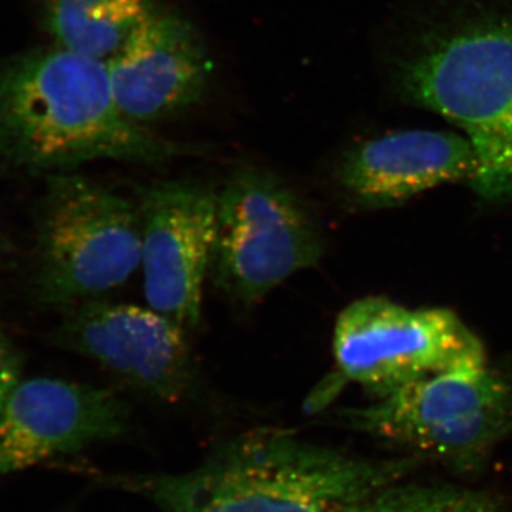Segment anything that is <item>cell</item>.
<instances>
[{
	"label": "cell",
	"instance_id": "cell-1",
	"mask_svg": "<svg viewBox=\"0 0 512 512\" xmlns=\"http://www.w3.org/2000/svg\"><path fill=\"white\" fill-rule=\"evenodd\" d=\"M419 461L366 460L258 429L220 444L191 470L123 481L163 512H348Z\"/></svg>",
	"mask_w": 512,
	"mask_h": 512
},
{
	"label": "cell",
	"instance_id": "cell-5",
	"mask_svg": "<svg viewBox=\"0 0 512 512\" xmlns=\"http://www.w3.org/2000/svg\"><path fill=\"white\" fill-rule=\"evenodd\" d=\"M342 417L352 429L416 456L473 470L512 433V376L488 365L440 373Z\"/></svg>",
	"mask_w": 512,
	"mask_h": 512
},
{
	"label": "cell",
	"instance_id": "cell-15",
	"mask_svg": "<svg viewBox=\"0 0 512 512\" xmlns=\"http://www.w3.org/2000/svg\"><path fill=\"white\" fill-rule=\"evenodd\" d=\"M22 379V367L15 346L0 330V412L9 394Z\"/></svg>",
	"mask_w": 512,
	"mask_h": 512
},
{
	"label": "cell",
	"instance_id": "cell-4",
	"mask_svg": "<svg viewBox=\"0 0 512 512\" xmlns=\"http://www.w3.org/2000/svg\"><path fill=\"white\" fill-rule=\"evenodd\" d=\"M141 264L137 202L72 171L47 175L37 210L40 298L57 308L100 299Z\"/></svg>",
	"mask_w": 512,
	"mask_h": 512
},
{
	"label": "cell",
	"instance_id": "cell-10",
	"mask_svg": "<svg viewBox=\"0 0 512 512\" xmlns=\"http://www.w3.org/2000/svg\"><path fill=\"white\" fill-rule=\"evenodd\" d=\"M128 424L130 409L113 390L53 377L20 379L0 412V477L119 439Z\"/></svg>",
	"mask_w": 512,
	"mask_h": 512
},
{
	"label": "cell",
	"instance_id": "cell-14",
	"mask_svg": "<svg viewBox=\"0 0 512 512\" xmlns=\"http://www.w3.org/2000/svg\"><path fill=\"white\" fill-rule=\"evenodd\" d=\"M348 512H507L491 495L453 485L393 484Z\"/></svg>",
	"mask_w": 512,
	"mask_h": 512
},
{
	"label": "cell",
	"instance_id": "cell-7",
	"mask_svg": "<svg viewBox=\"0 0 512 512\" xmlns=\"http://www.w3.org/2000/svg\"><path fill=\"white\" fill-rule=\"evenodd\" d=\"M340 375L377 399L424 377L487 365L481 340L448 309H412L377 296L350 303L336 320Z\"/></svg>",
	"mask_w": 512,
	"mask_h": 512
},
{
	"label": "cell",
	"instance_id": "cell-11",
	"mask_svg": "<svg viewBox=\"0 0 512 512\" xmlns=\"http://www.w3.org/2000/svg\"><path fill=\"white\" fill-rule=\"evenodd\" d=\"M114 99L134 123H156L191 109L204 96L212 60L188 20L161 9L107 63Z\"/></svg>",
	"mask_w": 512,
	"mask_h": 512
},
{
	"label": "cell",
	"instance_id": "cell-13",
	"mask_svg": "<svg viewBox=\"0 0 512 512\" xmlns=\"http://www.w3.org/2000/svg\"><path fill=\"white\" fill-rule=\"evenodd\" d=\"M157 0H45L55 46L109 63L160 12Z\"/></svg>",
	"mask_w": 512,
	"mask_h": 512
},
{
	"label": "cell",
	"instance_id": "cell-12",
	"mask_svg": "<svg viewBox=\"0 0 512 512\" xmlns=\"http://www.w3.org/2000/svg\"><path fill=\"white\" fill-rule=\"evenodd\" d=\"M476 151L463 134L404 130L355 148L343 161L339 183L356 204L392 207L448 183L473 184Z\"/></svg>",
	"mask_w": 512,
	"mask_h": 512
},
{
	"label": "cell",
	"instance_id": "cell-6",
	"mask_svg": "<svg viewBox=\"0 0 512 512\" xmlns=\"http://www.w3.org/2000/svg\"><path fill=\"white\" fill-rule=\"evenodd\" d=\"M318 222L284 180L258 167L232 173L217 195L214 284L242 305L262 301L323 255Z\"/></svg>",
	"mask_w": 512,
	"mask_h": 512
},
{
	"label": "cell",
	"instance_id": "cell-3",
	"mask_svg": "<svg viewBox=\"0 0 512 512\" xmlns=\"http://www.w3.org/2000/svg\"><path fill=\"white\" fill-rule=\"evenodd\" d=\"M394 80L409 103L463 131L477 154L474 190L512 198V12L480 10L427 30Z\"/></svg>",
	"mask_w": 512,
	"mask_h": 512
},
{
	"label": "cell",
	"instance_id": "cell-9",
	"mask_svg": "<svg viewBox=\"0 0 512 512\" xmlns=\"http://www.w3.org/2000/svg\"><path fill=\"white\" fill-rule=\"evenodd\" d=\"M217 195L188 180L138 188L144 296L148 308L185 330L201 320L202 288L217 232Z\"/></svg>",
	"mask_w": 512,
	"mask_h": 512
},
{
	"label": "cell",
	"instance_id": "cell-2",
	"mask_svg": "<svg viewBox=\"0 0 512 512\" xmlns=\"http://www.w3.org/2000/svg\"><path fill=\"white\" fill-rule=\"evenodd\" d=\"M198 153L128 119L107 63L53 46L0 69V154L19 167L53 174L96 160L158 164Z\"/></svg>",
	"mask_w": 512,
	"mask_h": 512
},
{
	"label": "cell",
	"instance_id": "cell-8",
	"mask_svg": "<svg viewBox=\"0 0 512 512\" xmlns=\"http://www.w3.org/2000/svg\"><path fill=\"white\" fill-rule=\"evenodd\" d=\"M56 340L158 402L181 403L197 387L185 329L154 309L101 298L82 302L66 309Z\"/></svg>",
	"mask_w": 512,
	"mask_h": 512
}]
</instances>
